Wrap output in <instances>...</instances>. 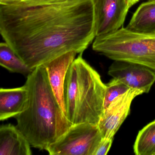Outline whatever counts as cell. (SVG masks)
Wrapping results in <instances>:
<instances>
[{
  "label": "cell",
  "instance_id": "cell-12",
  "mask_svg": "<svg viewBox=\"0 0 155 155\" xmlns=\"http://www.w3.org/2000/svg\"><path fill=\"white\" fill-rule=\"evenodd\" d=\"M126 28L136 33L155 34V0L142 3Z\"/></svg>",
  "mask_w": 155,
  "mask_h": 155
},
{
  "label": "cell",
  "instance_id": "cell-15",
  "mask_svg": "<svg viewBox=\"0 0 155 155\" xmlns=\"http://www.w3.org/2000/svg\"><path fill=\"white\" fill-rule=\"evenodd\" d=\"M106 86L104 109L115 99L126 93L130 89L122 81L114 78L106 84Z\"/></svg>",
  "mask_w": 155,
  "mask_h": 155
},
{
  "label": "cell",
  "instance_id": "cell-6",
  "mask_svg": "<svg viewBox=\"0 0 155 155\" xmlns=\"http://www.w3.org/2000/svg\"><path fill=\"white\" fill-rule=\"evenodd\" d=\"M96 37L112 34L121 28L129 10L130 0H93Z\"/></svg>",
  "mask_w": 155,
  "mask_h": 155
},
{
  "label": "cell",
  "instance_id": "cell-16",
  "mask_svg": "<svg viewBox=\"0 0 155 155\" xmlns=\"http://www.w3.org/2000/svg\"><path fill=\"white\" fill-rule=\"evenodd\" d=\"M114 138H102L93 155H106L110 149Z\"/></svg>",
  "mask_w": 155,
  "mask_h": 155
},
{
  "label": "cell",
  "instance_id": "cell-9",
  "mask_svg": "<svg viewBox=\"0 0 155 155\" xmlns=\"http://www.w3.org/2000/svg\"><path fill=\"white\" fill-rule=\"evenodd\" d=\"M77 54L75 51L68 52L43 65L47 70L52 91L65 115L64 97L65 79L68 70L76 58Z\"/></svg>",
  "mask_w": 155,
  "mask_h": 155
},
{
  "label": "cell",
  "instance_id": "cell-2",
  "mask_svg": "<svg viewBox=\"0 0 155 155\" xmlns=\"http://www.w3.org/2000/svg\"><path fill=\"white\" fill-rule=\"evenodd\" d=\"M25 85L28 100L22 112L15 117L16 127L31 146L46 150L72 124L60 106L44 66L36 68L27 76Z\"/></svg>",
  "mask_w": 155,
  "mask_h": 155
},
{
  "label": "cell",
  "instance_id": "cell-11",
  "mask_svg": "<svg viewBox=\"0 0 155 155\" xmlns=\"http://www.w3.org/2000/svg\"><path fill=\"white\" fill-rule=\"evenodd\" d=\"M26 85L16 88L0 89V120L15 117L25 107L28 98Z\"/></svg>",
  "mask_w": 155,
  "mask_h": 155
},
{
  "label": "cell",
  "instance_id": "cell-19",
  "mask_svg": "<svg viewBox=\"0 0 155 155\" xmlns=\"http://www.w3.org/2000/svg\"><path fill=\"white\" fill-rule=\"evenodd\" d=\"M130 3H131V5L132 6L133 5L136 4L137 2H138L139 1V0H130Z\"/></svg>",
  "mask_w": 155,
  "mask_h": 155
},
{
  "label": "cell",
  "instance_id": "cell-3",
  "mask_svg": "<svg viewBox=\"0 0 155 155\" xmlns=\"http://www.w3.org/2000/svg\"><path fill=\"white\" fill-rule=\"evenodd\" d=\"M80 54L70 66L64 84L66 116L72 124L98 125L104 110L106 86Z\"/></svg>",
  "mask_w": 155,
  "mask_h": 155
},
{
  "label": "cell",
  "instance_id": "cell-14",
  "mask_svg": "<svg viewBox=\"0 0 155 155\" xmlns=\"http://www.w3.org/2000/svg\"><path fill=\"white\" fill-rule=\"evenodd\" d=\"M137 155H155V120L140 130L134 145Z\"/></svg>",
  "mask_w": 155,
  "mask_h": 155
},
{
  "label": "cell",
  "instance_id": "cell-17",
  "mask_svg": "<svg viewBox=\"0 0 155 155\" xmlns=\"http://www.w3.org/2000/svg\"><path fill=\"white\" fill-rule=\"evenodd\" d=\"M67 0H24L21 3L28 5H41L63 2Z\"/></svg>",
  "mask_w": 155,
  "mask_h": 155
},
{
  "label": "cell",
  "instance_id": "cell-10",
  "mask_svg": "<svg viewBox=\"0 0 155 155\" xmlns=\"http://www.w3.org/2000/svg\"><path fill=\"white\" fill-rule=\"evenodd\" d=\"M30 143L16 126L0 127V155H31Z\"/></svg>",
  "mask_w": 155,
  "mask_h": 155
},
{
  "label": "cell",
  "instance_id": "cell-5",
  "mask_svg": "<svg viewBox=\"0 0 155 155\" xmlns=\"http://www.w3.org/2000/svg\"><path fill=\"white\" fill-rule=\"evenodd\" d=\"M102 139L98 125L75 124L46 150L51 155H93Z\"/></svg>",
  "mask_w": 155,
  "mask_h": 155
},
{
  "label": "cell",
  "instance_id": "cell-13",
  "mask_svg": "<svg viewBox=\"0 0 155 155\" xmlns=\"http://www.w3.org/2000/svg\"><path fill=\"white\" fill-rule=\"evenodd\" d=\"M0 65L10 72L27 76L34 70L29 68L6 42L0 44Z\"/></svg>",
  "mask_w": 155,
  "mask_h": 155
},
{
  "label": "cell",
  "instance_id": "cell-8",
  "mask_svg": "<svg viewBox=\"0 0 155 155\" xmlns=\"http://www.w3.org/2000/svg\"><path fill=\"white\" fill-rule=\"evenodd\" d=\"M142 94L143 93L140 91L130 89L104 109L98 124L102 138H114L115 134L129 114L133 100Z\"/></svg>",
  "mask_w": 155,
  "mask_h": 155
},
{
  "label": "cell",
  "instance_id": "cell-7",
  "mask_svg": "<svg viewBox=\"0 0 155 155\" xmlns=\"http://www.w3.org/2000/svg\"><path fill=\"white\" fill-rule=\"evenodd\" d=\"M108 73L119 80L130 89L147 93L155 82V72L149 68L134 62L114 61Z\"/></svg>",
  "mask_w": 155,
  "mask_h": 155
},
{
  "label": "cell",
  "instance_id": "cell-18",
  "mask_svg": "<svg viewBox=\"0 0 155 155\" xmlns=\"http://www.w3.org/2000/svg\"><path fill=\"white\" fill-rule=\"evenodd\" d=\"M24 0H0V5H11L21 3Z\"/></svg>",
  "mask_w": 155,
  "mask_h": 155
},
{
  "label": "cell",
  "instance_id": "cell-4",
  "mask_svg": "<svg viewBox=\"0 0 155 155\" xmlns=\"http://www.w3.org/2000/svg\"><path fill=\"white\" fill-rule=\"evenodd\" d=\"M92 49L112 60L137 63L155 72V33H136L121 28L112 34L96 37Z\"/></svg>",
  "mask_w": 155,
  "mask_h": 155
},
{
  "label": "cell",
  "instance_id": "cell-1",
  "mask_svg": "<svg viewBox=\"0 0 155 155\" xmlns=\"http://www.w3.org/2000/svg\"><path fill=\"white\" fill-rule=\"evenodd\" d=\"M0 33L31 69L68 52L82 54L96 38L93 0L0 5Z\"/></svg>",
  "mask_w": 155,
  "mask_h": 155
},
{
  "label": "cell",
  "instance_id": "cell-20",
  "mask_svg": "<svg viewBox=\"0 0 155 155\" xmlns=\"http://www.w3.org/2000/svg\"><path fill=\"white\" fill-rule=\"evenodd\" d=\"M148 1H153V0H148Z\"/></svg>",
  "mask_w": 155,
  "mask_h": 155
}]
</instances>
